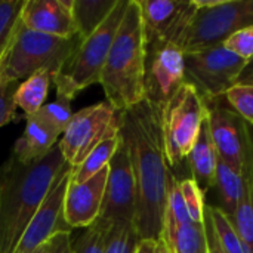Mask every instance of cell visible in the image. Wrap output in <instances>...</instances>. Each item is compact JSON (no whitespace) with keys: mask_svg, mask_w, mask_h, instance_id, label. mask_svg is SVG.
Segmentation results:
<instances>
[{"mask_svg":"<svg viewBox=\"0 0 253 253\" xmlns=\"http://www.w3.org/2000/svg\"><path fill=\"white\" fill-rule=\"evenodd\" d=\"M221 99L206 102V123L218 157L236 169L245 168L253 145V132L249 125Z\"/></svg>","mask_w":253,"mask_h":253,"instance_id":"cell-11","label":"cell"},{"mask_svg":"<svg viewBox=\"0 0 253 253\" xmlns=\"http://www.w3.org/2000/svg\"><path fill=\"white\" fill-rule=\"evenodd\" d=\"M39 114L59 133L62 135L64 130L67 129L71 117H73V110H71V101L65 98L56 96L55 101L47 102L42 107Z\"/></svg>","mask_w":253,"mask_h":253,"instance_id":"cell-29","label":"cell"},{"mask_svg":"<svg viewBox=\"0 0 253 253\" xmlns=\"http://www.w3.org/2000/svg\"><path fill=\"white\" fill-rule=\"evenodd\" d=\"M141 10L145 47L173 43L179 46L182 36L196 13L194 0H136Z\"/></svg>","mask_w":253,"mask_h":253,"instance_id":"cell-10","label":"cell"},{"mask_svg":"<svg viewBox=\"0 0 253 253\" xmlns=\"http://www.w3.org/2000/svg\"><path fill=\"white\" fill-rule=\"evenodd\" d=\"M206 209L209 212L215 233L224 251L227 253H245V246L234 225V221L221 208L206 205Z\"/></svg>","mask_w":253,"mask_h":253,"instance_id":"cell-25","label":"cell"},{"mask_svg":"<svg viewBox=\"0 0 253 253\" xmlns=\"http://www.w3.org/2000/svg\"><path fill=\"white\" fill-rule=\"evenodd\" d=\"M206 117L208 105L197 89L188 82L160 110L165 153L170 168L188 157Z\"/></svg>","mask_w":253,"mask_h":253,"instance_id":"cell-6","label":"cell"},{"mask_svg":"<svg viewBox=\"0 0 253 253\" xmlns=\"http://www.w3.org/2000/svg\"><path fill=\"white\" fill-rule=\"evenodd\" d=\"M135 178L130 156L125 141L120 142L108 165V178L104 203L98 224L111 227L116 222H132L135 219Z\"/></svg>","mask_w":253,"mask_h":253,"instance_id":"cell-12","label":"cell"},{"mask_svg":"<svg viewBox=\"0 0 253 253\" xmlns=\"http://www.w3.org/2000/svg\"><path fill=\"white\" fill-rule=\"evenodd\" d=\"M221 200V209L233 219L240 206V202L246 191V176L245 170L236 169L234 166L225 163L218 157L215 187Z\"/></svg>","mask_w":253,"mask_h":253,"instance_id":"cell-19","label":"cell"},{"mask_svg":"<svg viewBox=\"0 0 253 253\" xmlns=\"http://www.w3.org/2000/svg\"><path fill=\"white\" fill-rule=\"evenodd\" d=\"M82 40L79 34L73 39L42 34L27 28L19 19L10 44L0 61V80L21 83L40 70H47L53 77Z\"/></svg>","mask_w":253,"mask_h":253,"instance_id":"cell-4","label":"cell"},{"mask_svg":"<svg viewBox=\"0 0 253 253\" xmlns=\"http://www.w3.org/2000/svg\"><path fill=\"white\" fill-rule=\"evenodd\" d=\"M139 240L132 222H116L108 228L104 253H135Z\"/></svg>","mask_w":253,"mask_h":253,"instance_id":"cell-26","label":"cell"},{"mask_svg":"<svg viewBox=\"0 0 253 253\" xmlns=\"http://www.w3.org/2000/svg\"><path fill=\"white\" fill-rule=\"evenodd\" d=\"M68 163L56 145L44 159L22 163L12 153L0 166V253H13Z\"/></svg>","mask_w":253,"mask_h":253,"instance_id":"cell-2","label":"cell"},{"mask_svg":"<svg viewBox=\"0 0 253 253\" xmlns=\"http://www.w3.org/2000/svg\"><path fill=\"white\" fill-rule=\"evenodd\" d=\"M222 46L251 64L253 61V25L231 34L227 40H224Z\"/></svg>","mask_w":253,"mask_h":253,"instance_id":"cell-32","label":"cell"},{"mask_svg":"<svg viewBox=\"0 0 253 253\" xmlns=\"http://www.w3.org/2000/svg\"><path fill=\"white\" fill-rule=\"evenodd\" d=\"M119 133L120 111L102 101L73 114L58 147L65 162L76 169L101 142L116 138Z\"/></svg>","mask_w":253,"mask_h":253,"instance_id":"cell-8","label":"cell"},{"mask_svg":"<svg viewBox=\"0 0 253 253\" xmlns=\"http://www.w3.org/2000/svg\"><path fill=\"white\" fill-rule=\"evenodd\" d=\"M71 170L73 168L67 165L28 224L13 253H34L58 233H71V228L64 219V199L70 185Z\"/></svg>","mask_w":253,"mask_h":253,"instance_id":"cell-14","label":"cell"},{"mask_svg":"<svg viewBox=\"0 0 253 253\" xmlns=\"http://www.w3.org/2000/svg\"><path fill=\"white\" fill-rule=\"evenodd\" d=\"M107 178L108 168L84 182H70L64 199V219L71 230H86L98 221L104 203Z\"/></svg>","mask_w":253,"mask_h":253,"instance_id":"cell-15","label":"cell"},{"mask_svg":"<svg viewBox=\"0 0 253 253\" xmlns=\"http://www.w3.org/2000/svg\"><path fill=\"white\" fill-rule=\"evenodd\" d=\"M185 53V82L191 83L205 102L224 98L239 82L249 62L222 44L194 49Z\"/></svg>","mask_w":253,"mask_h":253,"instance_id":"cell-9","label":"cell"},{"mask_svg":"<svg viewBox=\"0 0 253 253\" xmlns=\"http://www.w3.org/2000/svg\"><path fill=\"white\" fill-rule=\"evenodd\" d=\"M110 227L101 225L95 222L92 227L86 228L83 234L73 243L74 253H104L105 251V239Z\"/></svg>","mask_w":253,"mask_h":253,"instance_id":"cell-31","label":"cell"},{"mask_svg":"<svg viewBox=\"0 0 253 253\" xmlns=\"http://www.w3.org/2000/svg\"><path fill=\"white\" fill-rule=\"evenodd\" d=\"M52 84V74L47 70H40L22 80L15 93V104L25 116L36 114L46 104L49 87Z\"/></svg>","mask_w":253,"mask_h":253,"instance_id":"cell-20","label":"cell"},{"mask_svg":"<svg viewBox=\"0 0 253 253\" xmlns=\"http://www.w3.org/2000/svg\"><path fill=\"white\" fill-rule=\"evenodd\" d=\"M222 99L248 125L253 126V80L237 82Z\"/></svg>","mask_w":253,"mask_h":253,"instance_id":"cell-28","label":"cell"},{"mask_svg":"<svg viewBox=\"0 0 253 253\" xmlns=\"http://www.w3.org/2000/svg\"><path fill=\"white\" fill-rule=\"evenodd\" d=\"M120 142V133L116 138L107 139L104 142H101L86 159L84 162L71 170V178L70 182L71 184H80L84 182L87 179H90L92 176H95L96 173H99L101 170H104L105 168H108L113 156L117 151Z\"/></svg>","mask_w":253,"mask_h":253,"instance_id":"cell-24","label":"cell"},{"mask_svg":"<svg viewBox=\"0 0 253 253\" xmlns=\"http://www.w3.org/2000/svg\"><path fill=\"white\" fill-rule=\"evenodd\" d=\"M196 13L181 39L184 52L222 44L231 34L253 25V0H194Z\"/></svg>","mask_w":253,"mask_h":253,"instance_id":"cell-7","label":"cell"},{"mask_svg":"<svg viewBox=\"0 0 253 253\" xmlns=\"http://www.w3.org/2000/svg\"><path fill=\"white\" fill-rule=\"evenodd\" d=\"M157 240H139L135 253H154Z\"/></svg>","mask_w":253,"mask_h":253,"instance_id":"cell-36","label":"cell"},{"mask_svg":"<svg viewBox=\"0 0 253 253\" xmlns=\"http://www.w3.org/2000/svg\"><path fill=\"white\" fill-rule=\"evenodd\" d=\"M154 253H172L169 246L166 245V242L160 237L157 242H156V248H154Z\"/></svg>","mask_w":253,"mask_h":253,"instance_id":"cell-37","label":"cell"},{"mask_svg":"<svg viewBox=\"0 0 253 253\" xmlns=\"http://www.w3.org/2000/svg\"><path fill=\"white\" fill-rule=\"evenodd\" d=\"M120 136L127 147L135 178V230L141 240H159L173 178L165 153L160 110L142 101L120 111Z\"/></svg>","mask_w":253,"mask_h":253,"instance_id":"cell-1","label":"cell"},{"mask_svg":"<svg viewBox=\"0 0 253 253\" xmlns=\"http://www.w3.org/2000/svg\"><path fill=\"white\" fill-rule=\"evenodd\" d=\"M145 61L141 10L136 0H129L99 80L107 102L117 111L145 101Z\"/></svg>","mask_w":253,"mask_h":253,"instance_id":"cell-3","label":"cell"},{"mask_svg":"<svg viewBox=\"0 0 253 253\" xmlns=\"http://www.w3.org/2000/svg\"><path fill=\"white\" fill-rule=\"evenodd\" d=\"M252 132H253V130H252Z\"/></svg>","mask_w":253,"mask_h":253,"instance_id":"cell-40","label":"cell"},{"mask_svg":"<svg viewBox=\"0 0 253 253\" xmlns=\"http://www.w3.org/2000/svg\"><path fill=\"white\" fill-rule=\"evenodd\" d=\"M49 253H74L71 233H58L49 242Z\"/></svg>","mask_w":253,"mask_h":253,"instance_id":"cell-35","label":"cell"},{"mask_svg":"<svg viewBox=\"0 0 253 253\" xmlns=\"http://www.w3.org/2000/svg\"><path fill=\"white\" fill-rule=\"evenodd\" d=\"M160 237L172 253H208L203 222H188L173 228L165 227Z\"/></svg>","mask_w":253,"mask_h":253,"instance_id":"cell-21","label":"cell"},{"mask_svg":"<svg viewBox=\"0 0 253 253\" xmlns=\"http://www.w3.org/2000/svg\"><path fill=\"white\" fill-rule=\"evenodd\" d=\"M190 170L193 175L194 182L199 185V188L205 193L212 190L215 187V175H216V166H218V153L212 142L208 123L205 122L200 130V135L190 151L188 157Z\"/></svg>","mask_w":253,"mask_h":253,"instance_id":"cell-18","label":"cell"},{"mask_svg":"<svg viewBox=\"0 0 253 253\" xmlns=\"http://www.w3.org/2000/svg\"><path fill=\"white\" fill-rule=\"evenodd\" d=\"M185 83V53L173 44H159L147 49L145 101L162 110Z\"/></svg>","mask_w":253,"mask_h":253,"instance_id":"cell-13","label":"cell"},{"mask_svg":"<svg viewBox=\"0 0 253 253\" xmlns=\"http://www.w3.org/2000/svg\"><path fill=\"white\" fill-rule=\"evenodd\" d=\"M203 225H205V234H206V245H208V253H227L224 251V248L221 246L218 236L215 233L212 219L209 216L208 209L205 208V219H203Z\"/></svg>","mask_w":253,"mask_h":253,"instance_id":"cell-34","label":"cell"},{"mask_svg":"<svg viewBox=\"0 0 253 253\" xmlns=\"http://www.w3.org/2000/svg\"><path fill=\"white\" fill-rule=\"evenodd\" d=\"M34 253H49V245H47V243H46V245H43L40 249H37Z\"/></svg>","mask_w":253,"mask_h":253,"instance_id":"cell-39","label":"cell"},{"mask_svg":"<svg viewBox=\"0 0 253 253\" xmlns=\"http://www.w3.org/2000/svg\"><path fill=\"white\" fill-rule=\"evenodd\" d=\"M25 0H0V61L18 27Z\"/></svg>","mask_w":253,"mask_h":253,"instance_id":"cell-27","label":"cell"},{"mask_svg":"<svg viewBox=\"0 0 253 253\" xmlns=\"http://www.w3.org/2000/svg\"><path fill=\"white\" fill-rule=\"evenodd\" d=\"M19 19L27 28L42 34L61 39L79 34L73 18V0H25Z\"/></svg>","mask_w":253,"mask_h":253,"instance_id":"cell-16","label":"cell"},{"mask_svg":"<svg viewBox=\"0 0 253 253\" xmlns=\"http://www.w3.org/2000/svg\"><path fill=\"white\" fill-rule=\"evenodd\" d=\"M19 82H4L0 80V129L12 122L18 120L15 93Z\"/></svg>","mask_w":253,"mask_h":253,"instance_id":"cell-33","label":"cell"},{"mask_svg":"<svg viewBox=\"0 0 253 253\" xmlns=\"http://www.w3.org/2000/svg\"><path fill=\"white\" fill-rule=\"evenodd\" d=\"M127 4L129 0H117V4L108 18L89 37L82 40L61 71L52 77V83L56 87V96L73 101L80 90L99 83L101 73Z\"/></svg>","mask_w":253,"mask_h":253,"instance_id":"cell-5","label":"cell"},{"mask_svg":"<svg viewBox=\"0 0 253 253\" xmlns=\"http://www.w3.org/2000/svg\"><path fill=\"white\" fill-rule=\"evenodd\" d=\"M59 133L39 114L25 116V130L15 142L12 154L22 163H34L44 159L56 145Z\"/></svg>","mask_w":253,"mask_h":253,"instance_id":"cell-17","label":"cell"},{"mask_svg":"<svg viewBox=\"0 0 253 253\" xmlns=\"http://www.w3.org/2000/svg\"><path fill=\"white\" fill-rule=\"evenodd\" d=\"M117 0H73V18L82 39L89 37L108 18Z\"/></svg>","mask_w":253,"mask_h":253,"instance_id":"cell-22","label":"cell"},{"mask_svg":"<svg viewBox=\"0 0 253 253\" xmlns=\"http://www.w3.org/2000/svg\"><path fill=\"white\" fill-rule=\"evenodd\" d=\"M179 185H181L182 199H184V203H185V208L188 211L191 221L202 224L205 219V208H206L203 191L199 188V185L194 182L193 178L179 181Z\"/></svg>","mask_w":253,"mask_h":253,"instance_id":"cell-30","label":"cell"},{"mask_svg":"<svg viewBox=\"0 0 253 253\" xmlns=\"http://www.w3.org/2000/svg\"><path fill=\"white\" fill-rule=\"evenodd\" d=\"M248 80H253V61L248 65V68L245 70V73L239 79V82H248Z\"/></svg>","mask_w":253,"mask_h":253,"instance_id":"cell-38","label":"cell"},{"mask_svg":"<svg viewBox=\"0 0 253 253\" xmlns=\"http://www.w3.org/2000/svg\"><path fill=\"white\" fill-rule=\"evenodd\" d=\"M243 170L246 176V191L233 221L242 237L245 253H253V145Z\"/></svg>","mask_w":253,"mask_h":253,"instance_id":"cell-23","label":"cell"}]
</instances>
